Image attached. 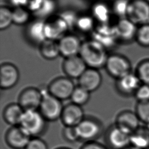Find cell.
I'll use <instances>...</instances> for the list:
<instances>
[{
	"label": "cell",
	"instance_id": "obj_1",
	"mask_svg": "<svg viewBox=\"0 0 149 149\" xmlns=\"http://www.w3.org/2000/svg\"><path fill=\"white\" fill-rule=\"evenodd\" d=\"M107 50L100 42L91 39L82 42L79 55L87 68L99 69L105 67L108 56Z\"/></svg>",
	"mask_w": 149,
	"mask_h": 149
},
{
	"label": "cell",
	"instance_id": "obj_2",
	"mask_svg": "<svg viewBox=\"0 0 149 149\" xmlns=\"http://www.w3.org/2000/svg\"><path fill=\"white\" fill-rule=\"evenodd\" d=\"M47 122L38 109L25 110L19 126L31 137H39L47 130Z\"/></svg>",
	"mask_w": 149,
	"mask_h": 149
},
{
	"label": "cell",
	"instance_id": "obj_3",
	"mask_svg": "<svg viewBox=\"0 0 149 149\" xmlns=\"http://www.w3.org/2000/svg\"><path fill=\"white\" fill-rule=\"evenodd\" d=\"M42 94V98L39 107V111L48 121H55L61 118L63 109L62 101L51 95L48 86H41L38 88Z\"/></svg>",
	"mask_w": 149,
	"mask_h": 149
},
{
	"label": "cell",
	"instance_id": "obj_4",
	"mask_svg": "<svg viewBox=\"0 0 149 149\" xmlns=\"http://www.w3.org/2000/svg\"><path fill=\"white\" fill-rule=\"evenodd\" d=\"M79 140L86 142L95 141L103 132L102 122L96 118L85 116L83 120L76 126Z\"/></svg>",
	"mask_w": 149,
	"mask_h": 149
},
{
	"label": "cell",
	"instance_id": "obj_5",
	"mask_svg": "<svg viewBox=\"0 0 149 149\" xmlns=\"http://www.w3.org/2000/svg\"><path fill=\"white\" fill-rule=\"evenodd\" d=\"M105 68L109 75L116 80L132 72V65L129 59L119 54L108 55Z\"/></svg>",
	"mask_w": 149,
	"mask_h": 149
},
{
	"label": "cell",
	"instance_id": "obj_6",
	"mask_svg": "<svg viewBox=\"0 0 149 149\" xmlns=\"http://www.w3.org/2000/svg\"><path fill=\"white\" fill-rule=\"evenodd\" d=\"M131 134L121 129L115 124L109 126L105 133V141L111 149H123L130 146Z\"/></svg>",
	"mask_w": 149,
	"mask_h": 149
},
{
	"label": "cell",
	"instance_id": "obj_7",
	"mask_svg": "<svg viewBox=\"0 0 149 149\" xmlns=\"http://www.w3.org/2000/svg\"><path fill=\"white\" fill-rule=\"evenodd\" d=\"M127 18L137 26L149 23V1L130 0Z\"/></svg>",
	"mask_w": 149,
	"mask_h": 149
},
{
	"label": "cell",
	"instance_id": "obj_8",
	"mask_svg": "<svg viewBox=\"0 0 149 149\" xmlns=\"http://www.w3.org/2000/svg\"><path fill=\"white\" fill-rule=\"evenodd\" d=\"M75 87L72 79L68 76L58 77L48 86L49 93L61 101L70 98Z\"/></svg>",
	"mask_w": 149,
	"mask_h": 149
},
{
	"label": "cell",
	"instance_id": "obj_9",
	"mask_svg": "<svg viewBox=\"0 0 149 149\" xmlns=\"http://www.w3.org/2000/svg\"><path fill=\"white\" fill-rule=\"evenodd\" d=\"M69 27L59 15L52 17L45 21V33L47 39L58 41L65 36Z\"/></svg>",
	"mask_w": 149,
	"mask_h": 149
},
{
	"label": "cell",
	"instance_id": "obj_10",
	"mask_svg": "<svg viewBox=\"0 0 149 149\" xmlns=\"http://www.w3.org/2000/svg\"><path fill=\"white\" fill-rule=\"evenodd\" d=\"M42 94L38 88L29 87L22 91L18 98L19 104L25 110L39 109Z\"/></svg>",
	"mask_w": 149,
	"mask_h": 149
},
{
	"label": "cell",
	"instance_id": "obj_11",
	"mask_svg": "<svg viewBox=\"0 0 149 149\" xmlns=\"http://www.w3.org/2000/svg\"><path fill=\"white\" fill-rule=\"evenodd\" d=\"M93 31L92 39L100 42L107 49L113 47L119 41L116 37L115 25L111 26L109 23L98 24Z\"/></svg>",
	"mask_w": 149,
	"mask_h": 149
},
{
	"label": "cell",
	"instance_id": "obj_12",
	"mask_svg": "<svg viewBox=\"0 0 149 149\" xmlns=\"http://www.w3.org/2000/svg\"><path fill=\"white\" fill-rule=\"evenodd\" d=\"M141 84L135 72L127 74L116 80L115 87L117 92L125 97L134 96L136 91Z\"/></svg>",
	"mask_w": 149,
	"mask_h": 149
},
{
	"label": "cell",
	"instance_id": "obj_13",
	"mask_svg": "<svg viewBox=\"0 0 149 149\" xmlns=\"http://www.w3.org/2000/svg\"><path fill=\"white\" fill-rule=\"evenodd\" d=\"M31 139V137L20 126H12L5 136L6 144L12 149H24Z\"/></svg>",
	"mask_w": 149,
	"mask_h": 149
},
{
	"label": "cell",
	"instance_id": "obj_14",
	"mask_svg": "<svg viewBox=\"0 0 149 149\" xmlns=\"http://www.w3.org/2000/svg\"><path fill=\"white\" fill-rule=\"evenodd\" d=\"M137 27V25L127 17L119 19L115 24L118 41L124 43H130L135 41Z\"/></svg>",
	"mask_w": 149,
	"mask_h": 149
},
{
	"label": "cell",
	"instance_id": "obj_15",
	"mask_svg": "<svg viewBox=\"0 0 149 149\" xmlns=\"http://www.w3.org/2000/svg\"><path fill=\"white\" fill-rule=\"evenodd\" d=\"M1 88L2 90L10 89L16 85L20 79V72L13 63L4 62L0 68Z\"/></svg>",
	"mask_w": 149,
	"mask_h": 149
},
{
	"label": "cell",
	"instance_id": "obj_16",
	"mask_svg": "<svg viewBox=\"0 0 149 149\" xmlns=\"http://www.w3.org/2000/svg\"><path fill=\"white\" fill-rule=\"evenodd\" d=\"M81 106L73 102L63 107L61 119L65 126H77L85 118Z\"/></svg>",
	"mask_w": 149,
	"mask_h": 149
},
{
	"label": "cell",
	"instance_id": "obj_17",
	"mask_svg": "<svg viewBox=\"0 0 149 149\" xmlns=\"http://www.w3.org/2000/svg\"><path fill=\"white\" fill-rule=\"evenodd\" d=\"M61 55L65 58L79 55L82 42L79 38L72 34H66L58 40Z\"/></svg>",
	"mask_w": 149,
	"mask_h": 149
},
{
	"label": "cell",
	"instance_id": "obj_18",
	"mask_svg": "<svg viewBox=\"0 0 149 149\" xmlns=\"http://www.w3.org/2000/svg\"><path fill=\"white\" fill-rule=\"evenodd\" d=\"M87 66L80 55L65 58L62 63V69L66 76L73 79H79Z\"/></svg>",
	"mask_w": 149,
	"mask_h": 149
},
{
	"label": "cell",
	"instance_id": "obj_19",
	"mask_svg": "<svg viewBox=\"0 0 149 149\" xmlns=\"http://www.w3.org/2000/svg\"><path fill=\"white\" fill-rule=\"evenodd\" d=\"M140 123L135 112L124 110L117 115L115 124L121 129L132 134L141 126Z\"/></svg>",
	"mask_w": 149,
	"mask_h": 149
},
{
	"label": "cell",
	"instance_id": "obj_20",
	"mask_svg": "<svg viewBox=\"0 0 149 149\" xmlns=\"http://www.w3.org/2000/svg\"><path fill=\"white\" fill-rule=\"evenodd\" d=\"M102 81L101 74L98 69L87 68L78 79L79 86L91 93L97 90Z\"/></svg>",
	"mask_w": 149,
	"mask_h": 149
},
{
	"label": "cell",
	"instance_id": "obj_21",
	"mask_svg": "<svg viewBox=\"0 0 149 149\" xmlns=\"http://www.w3.org/2000/svg\"><path fill=\"white\" fill-rule=\"evenodd\" d=\"M26 34L30 41L40 45L47 39L45 33V21L37 19L29 23L26 29Z\"/></svg>",
	"mask_w": 149,
	"mask_h": 149
},
{
	"label": "cell",
	"instance_id": "obj_22",
	"mask_svg": "<svg viewBox=\"0 0 149 149\" xmlns=\"http://www.w3.org/2000/svg\"><path fill=\"white\" fill-rule=\"evenodd\" d=\"M24 110L19 103H11L6 105L3 111V118L12 126H19Z\"/></svg>",
	"mask_w": 149,
	"mask_h": 149
},
{
	"label": "cell",
	"instance_id": "obj_23",
	"mask_svg": "<svg viewBox=\"0 0 149 149\" xmlns=\"http://www.w3.org/2000/svg\"><path fill=\"white\" fill-rule=\"evenodd\" d=\"M91 15L98 24L109 23L112 13L111 8L105 2H97L91 8Z\"/></svg>",
	"mask_w": 149,
	"mask_h": 149
},
{
	"label": "cell",
	"instance_id": "obj_24",
	"mask_svg": "<svg viewBox=\"0 0 149 149\" xmlns=\"http://www.w3.org/2000/svg\"><path fill=\"white\" fill-rule=\"evenodd\" d=\"M130 145L139 149H149V131L145 125H141L131 134Z\"/></svg>",
	"mask_w": 149,
	"mask_h": 149
},
{
	"label": "cell",
	"instance_id": "obj_25",
	"mask_svg": "<svg viewBox=\"0 0 149 149\" xmlns=\"http://www.w3.org/2000/svg\"><path fill=\"white\" fill-rule=\"evenodd\" d=\"M41 56L47 60H54L61 55L58 41L46 39L40 45Z\"/></svg>",
	"mask_w": 149,
	"mask_h": 149
},
{
	"label": "cell",
	"instance_id": "obj_26",
	"mask_svg": "<svg viewBox=\"0 0 149 149\" xmlns=\"http://www.w3.org/2000/svg\"><path fill=\"white\" fill-rule=\"evenodd\" d=\"M95 20L91 15H83L78 16L74 27L79 31L87 33L95 29Z\"/></svg>",
	"mask_w": 149,
	"mask_h": 149
},
{
	"label": "cell",
	"instance_id": "obj_27",
	"mask_svg": "<svg viewBox=\"0 0 149 149\" xmlns=\"http://www.w3.org/2000/svg\"><path fill=\"white\" fill-rule=\"evenodd\" d=\"M90 98V92L80 86H76L70 98L72 102L80 106L87 104Z\"/></svg>",
	"mask_w": 149,
	"mask_h": 149
},
{
	"label": "cell",
	"instance_id": "obj_28",
	"mask_svg": "<svg viewBox=\"0 0 149 149\" xmlns=\"http://www.w3.org/2000/svg\"><path fill=\"white\" fill-rule=\"evenodd\" d=\"M12 15L13 23L22 26L29 23L31 12L26 7L14 8L12 10Z\"/></svg>",
	"mask_w": 149,
	"mask_h": 149
},
{
	"label": "cell",
	"instance_id": "obj_29",
	"mask_svg": "<svg viewBox=\"0 0 149 149\" xmlns=\"http://www.w3.org/2000/svg\"><path fill=\"white\" fill-rule=\"evenodd\" d=\"M55 0H44L40 9L34 15L37 19H48L54 13L56 9Z\"/></svg>",
	"mask_w": 149,
	"mask_h": 149
},
{
	"label": "cell",
	"instance_id": "obj_30",
	"mask_svg": "<svg viewBox=\"0 0 149 149\" xmlns=\"http://www.w3.org/2000/svg\"><path fill=\"white\" fill-rule=\"evenodd\" d=\"M135 41L143 48H149V23L138 26Z\"/></svg>",
	"mask_w": 149,
	"mask_h": 149
},
{
	"label": "cell",
	"instance_id": "obj_31",
	"mask_svg": "<svg viewBox=\"0 0 149 149\" xmlns=\"http://www.w3.org/2000/svg\"><path fill=\"white\" fill-rule=\"evenodd\" d=\"M134 72L141 83L149 85V58L144 59L140 61Z\"/></svg>",
	"mask_w": 149,
	"mask_h": 149
},
{
	"label": "cell",
	"instance_id": "obj_32",
	"mask_svg": "<svg viewBox=\"0 0 149 149\" xmlns=\"http://www.w3.org/2000/svg\"><path fill=\"white\" fill-rule=\"evenodd\" d=\"M130 0H114L111 6L112 13L119 19L127 17Z\"/></svg>",
	"mask_w": 149,
	"mask_h": 149
},
{
	"label": "cell",
	"instance_id": "obj_33",
	"mask_svg": "<svg viewBox=\"0 0 149 149\" xmlns=\"http://www.w3.org/2000/svg\"><path fill=\"white\" fill-rule=\"evenodd\" d=\"M13 23L12 10L7 6H2L0 8V29H8Z\"/></svg>",
	"mask_w": 149,
	"mask_h": 149
},
{
	"label": "cell",
	"instance_id": "obj_34",
	"mask_svg": "<svg viewBox=\"0 0 149 149\" xmlns=\"http://www.w3.org/2000/svg\"><path fill=\"white\" fill-rule=\"evenodd\" d=\"M134 112L141 123L144 125L149 123V101L137 102Z\"/></svg>",
	"mask_w": 149,
	"mask_h": 149
},
{
	"label": "cell",
	"instance_id": "obj_35",
	"mask_svg": "<svg viewBox=\"0 0 149 149\" xmlns=\"http://www.w3.org/2000/svg\"><path fill=\"white\" fill-rule=\"evenodd\" d=\"M134 97L137 102L149 101V85L141 83L136 91Z\"/></svg>",
	"mask_w": 149,
	"mask_h": 149
},
{
	"label": "cell",
	"instance_id": "obj_36",
	"mask_svg": "<svg viewBox=\"0 0 149 149\" xmlns=\"http://www.w3.org/2000/svg\"><path fill=\"white\" fill-rule=\"evenodd\" d=\"M62 136L66 141L70 143L79 140L76 127L65 126L62 130Z\"/></svg>",
	"mask_w": 149,
	"mask_h": 149
},
{
	"label": "cell",
	"instance_id": "obj_37",
	"mask_svg": "<svg viewBox=\"0 0 149 149\" xmlns=\"http://www.w3.org/2000/svg\"><path fill=\"white\" fill-rule=\"evenodd\" d=\"M24 149H48L46 142L39 137H31Z\"/></svg>",
	"mask_w": 149,
	"mask_h": 149
},
{
	"label": "cell",
	"instance_id": "obj_38",
	"mask_svg": "<svg viewBox=\"0 0 149 149\" xmlns=\"http://www.w3.org/2000/svg\"><path fill=\"white\" fill-rule=\"evenodd\" d=\"M59 16L65 20V21L69 26V28L74 27L78 16L76 15L74 12L72 11H66L64 12Z\"/></svg>",
	"mask_w": 149,
	"mask_h": 149
},
{
	"label": "cell",
	"instance_id": "obj_39",
	"mask_svg": "<svg viewBox=\"0 0 149 149\" xmlns=\"http://www.w3.org/2000/svg\"><path fill=\"white\" fill-rule=\"evenodd\" d=\"M44 0H29L26 8L32 13L34 15L41 8Z\"/></svg>",
	"mask_w": 149,
	"mask_h": 149
},
{
	"label": "cell",
	"instance_id": "obj_40",
	"mask_svg": "<svg viewBox=\"0 0 149 149\" xmlns=\"http://www.w3.org/2000/svg\"><path fill=\"white\" fill-rule=\"evenodd\" d=\"M80 149H109L107 146L95 141L85 143Z\"/></svg>",
	"mask_w": 149,
	"mask_h": 149
},
{
	"label": "cell",
	"instance_id": "obj_41",
	"mask_svg": "<svg viewBox=\"0 0 149 149\" xmlns=\"http://www.w3.org/2000/svg\"><path fill=\"white\" fill-rule=\"evenodd\" d=\"M29 0H9L10 3L15 8L27 6Z\"/></svg>",
	"mask_w": 149,
	"mask_h": 149
},
{
	"label": "cell",
	"instance_id": "obj_42",
	"mask_svg": "<svg viewBox=\"0 0 149 149\" xmlns=\"http://www.w3.org/2000/svg\"><path fill=\"white\" fill-rule=\"evenodd\" d=\"M123 149H139V148H136L135 147H133V146L130 145V146H128V147H126Z\"/></svg>",
	"mask_w": 149,
	"mask_h": 149
},
{
	"label": "cell",
	"instance_id": "obj_43",
	"mask_svg": "<svg viewBox=\"0 0 149 149\" xmlns=\"http://www.w3.org/2000/svg\"><path fill=\"white\" fill-rule=\"evenodd\" d=\"M56 149H71V148H68V147H59V148H56Z\"/></svg>",
	"mask_w": 149,
	"mask_h": 149
},
{
	"label": "cell",
	"instance_id": "obj_44",
	"mask_svg": "<svg viewBox=\"0 0 149 149\" xmlns=\"http://www.w3.org/2000/svg\"><path fill=\"white\" fill-rule=\"evenodd\" d=\"M145 125V126L146 127V128L148 130V131H149V123H147V124H146V125Z\"/></svg>",
	"mask_w": 149,
	"mask_h": 149
}]
</instances>
